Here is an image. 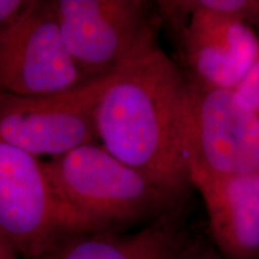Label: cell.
<instances>
[{"label":"cell","mask_w":259,"mask_h":259,"mask_svg":"<svg viewBox=\"0 0 259 259\" xmlns=\"http://www.w3.org/2000/svg\"><path fill=\"white\" fill-rule=\"evenodd\" d=\"M189 83L149 41L107 77L96 108L97 138L113 156L174 196L190 183Z\"/></svg>","instance_id":"cell-1"},{"label":"cell","mask_w":259,"mask_h":259,"mask_svg":"<svg viewBox=\"0 0 259 259\" xmlns=\"http://www.w3.org/2000/svg\"><path fill=\"white\" fill-rule=\"evenodd\" d=\"M44 168L58 198L88 233L150 223L181 200L95 143L52 157Z\"/></svg>","instance_id":"cell-2"},{"label":"cell","mask_w":259,"mask_h":259,"mask_svg":"<svg viewBox=\"0 0 259 259\" xmlns=\"http://www.w3.org/2000/svg\"><path fill=\"white\" fill-rule=\"evenodd\" d=\"M0 233L22 259H38L88 233L54 192L44 162L0 138Z\"/></svg>","instance_id":"cell-3"},{"label":"cell","mask_w":259,"mask_h":259,"mask_svg":"<svg viewBox=\"0 0 259 259\" xmlns=\"http://www.w3.org/2000/svg\"><path fill=\"white\" fill-rule=\"evenodd\" d=\"M64 42L85 80L109 76L155 38L154 5L142 0H53Z\"/></svg>","instance_id":"cell-4"},{"label":"cell","mask_w":259,"mask_h":259,"mask_svg":"<svg viewBox=\"0 0 259 259\" xmlns=\"http://www.w3.org/2000/svg\"><path fill=\"white\" fill-rule=\"evenodd\" d=\"M107 77L51 95L0 93V138L35 157H58L93 144L97 103Z\"/></svg>","instance_id":"cell-5"},{"label":"cell","mask_w":259,"mask_h":259,"mask_svg":"<svg viewBox=\"0 0 259 259\" xmlns=\"http://www.w3.org/2000/svg\"><path fill=\"white\" fill-rule=\"evenodd\" d=\"M189 171L259 173V115L232 89L189 84Z\"/></svg>","instance_id":"cell-6"},{"label":"cell","mask_w":259,"mask_h":259,"mask_svg":"<svg viewBox=\"0 0 259 259\" xmlns=\"http://www.w3.org/2000/svg\"><path fill=\"white\" fill-rule=\"evenodd\" d=\"M85 82L64 42L53 0H30L0 35V93L51 95Z\"/></svg>","instance_id":"cell-7"},{"label":"cell","mask_w":259,"mask_h":259,"mask_svg":"<svg viewBox=\"0 0 259 259\" xmlns=\"http://www.w3.org/2000/svg\"><path fill=\"white\" fill-rule=\"evenodd\" d=\"M174 3L192 15L184 31V46L196 82L234 90L259 56V38L253 29L219 12L186 2Z\"/></svg>","instance_id":"cell-8"},{"label":"cell","mask_w":259,"mask_h":259,"mask_svg":"<svg viewBox=\"0 0 259 259\" xmlns=\"http://www.w3.org/2000/svg\"><path fill=\"white\" fill-rule=\"evenodd\" d=\"M205 204L212 235L227 259H259V173L190 171Z\"/></svg>","instance_id":"cell-9"},{"label":"cell","mask_w":259,"mask_h":259,"mask_svg":"<svg viewBox=\"0 0 259 259\" xmlns=\"http://www.w3.org/2000/svg\"><path fill=\"white\" fill-rule=\"evenodd\" d=\"M177 208L128 234L67 236L38 259H184L190 248L189 236Z\"/></svg>","instance_id":"cell-10"},{"label":"cell","mask_w":259,"mask_h":259,"mask_svg":"<svg viewBox=\"0 0 259 259\" xmlns=\"http://www.w3.org/2000/svg\"><path fill=\"white\" fill-rule=\"evenodd\" d=\"M194 8L210 10L219 14L229 16L244 22L247 25L259 27V2H242V0H202L186 2ZM252 28V27H251Z\"/></svg>","instance_id":"cell-11"},{"label":"cell","mask_w":259,"mask_h":259,"mask_svg":"<svg viewBox=\"0 0 259 259\" xmlns=\"http://www.w3.org/2000/svg\"><path fill=\"white\" fill-rule=\"evenodd\" d=\"M234 92L259 115V56L246 72L244 78L236 85Z\"/></svg>","instance_id":"cell-12"},{"label":"cell","mask_w":259,"mask_h":259,"mask_svg":"<svg viewBox=\"0 0 259 259\" xmlns=\"http://www.w3.org/2000/svg\"><path fill=\"white\" fill-rule=\"evenodd\" d=\"M30 0H0V35L17 21Z\"/></svg>","instance_id":"cell-13"},{"label":"cell","mask_w":259,"mask_h":259,"mask_svg":"<svg viewBox=\"0 0 259 259\" xmlns=\"http://www.w3.org/2000/svg\"><path fill=\"white\" fill-rule=\"evenodd\" d=\"M0 259H22L8 239L0 233Z\"/></svg>","instance_id":"cell-14"}]
</instances>
